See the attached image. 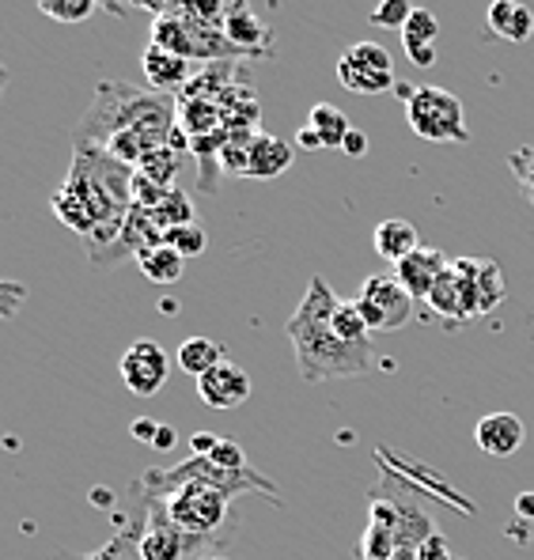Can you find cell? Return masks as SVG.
<instances>
[{"label":"cell","mask_w":534,"mask_h":560,"mask_svg":"<svg viewBox=\"0 0 534 560\" xmlns=\"http://www.w3.org/2000/svg\"><path fill=\"white\" fill-rule=\"evenodd\" d=\"M175 114V103L163 92H144L121 80H98L92 106L72 129V144L106 148L114 160L137 167L148 152L167 144L178 121Z\"/></svg>","instance_id":"cell-1"},{"label":"cell","mask_w":534,"mask_h":560,"mask_svg":"<svg viewBox=\"0 0 534 560\" xmlns=\"http://www.w3.org/2000/svg\"><path fill=\"white\" fill-rule=\"evenodd\" d=\"M134 178L137 167L114 160L103 148H77L65 186L54 194L49 209L65 228L92 238V250L114 243L134 209Z\"/></svg>","instance_id":"cell-2"},{"label":"cell","mask_w":534,"mask_h":560,"mask_svg":"<svg viewBox=\"0 0 534 560\" xmlns=\"http://www.w3.org/2000/svg\"><path fill=\"white\" fill-rule=\"evenodd\" d=\"M338 295L326 284V277H311L300 307L285 323V337L292 341L295 368L303 383H326V378H360L375 368L372 345H349L334 329Z\"/></svg>","instance_id":"cell-3"},{"label":"cell","mask_w":534,"mask_h":560,"mask_svg":"<svg viewBox=\"0 0 534 560\" xmlns=\"http://www.w3.org/2000/svg\"><path fill=\"white\" fill-rule=\"evenodd\" d=\"M406 121L414 137L432 140V144H466L471 140L463 98L437 84H421L406 95Z\"/></svg>","instance_id":"cell-4"},{"label":"cell","mask_w":534,"mask_h":560,"mask_svg":"<svg viewBox=\"0 0 534 560\" xmlns=\"http://www.w3.org/2000/svg\"><path fill=\"white\" fill-rule=\"evenodd\" d=\"M352 303H357V311L364 315L372 334H391V329L409 326L417 300L391 273V277H368Z\"/></svg>","instance_id":"cell-5"},{"label":"cell","mask_w":534,"mask_h":560,"mask_svg":"<svg viewBox=\"0 0 534 560\" xmlns=\"http://www.w3.org/2000/svg\"><path fill=\"white\" fill-rule=\"evenodd\" d=\"M148 500V497H144ZM217 541H205V538H194L186 534L183 526H175L163 508H155L148 500V523H144V534H141V560H205L217 553Z\"/></svg>","instance_id":"cell-6"},{"label":"cell","mask_w":534,"mask_h":560,"mask_svg":"<svg viewBox=\"0 0 534 560\" xmlns=\"http://www.w3.org/2000/svg\"><path fill=\"white\" fill-rule=\"evenodd\" d=\"M338 84L357 95H383L394 88V57L380 43H352L338 57Z\"/></svg>","instance_id":"cell-7"},{"label":"cell","mask_w":534,"mask_h":560,"mask_svg":"<svg viewBox=\"0 0 534 560\" xmlns=\"http://www.w3.org/2000/svg\"><path fill=\"white\" fill-rule=\"evenodd\" d=\"M118 372H121V383H126L129 394H137V398H152V394H160L163 386H167L171 360H167V352H163L160 341H152V337H137V341L121 352Z\"/></svg>","instance_id":"cell-8"},{"label":"cell","mask_w":534,"mask_h":560,"mask_svg":"<svg viewBox=\"0 0 534 560\" xmlns=\"http://www.w3.org/2000/svg\"><path fill=\"white\" fill-rule=\"evenodd\" d=\"M197 398L209 409H240L251 398V375L235 360H224L197 378Z\"/></svg>","instance_id":"cell-9"},{"label":"cell","mask_w":534,"mask_h":560,"mask_svg":"<svg viewBox=\"0 0 534 560\" xmlns=\"http://www.w3.org/2000/svg\"><path fill=\"white\" fill-rule=\"evenodd\" d=\"M448 266H451V258H443V250H437V246H417L414 254H406V258L394 266V280H398L414 300H429L437 280L448 273Z\"/></svg>","instance_id":"cell-10"},{"label":"cell","mask_w":534,"mask_h":560,"mask_svg":"<svg viewBox=\"0 0 534 560\" xmlns=\"http://www.w3.org/2000/svg\"><path fill=\"white\" fill-rule=\"evenodd\" d=\"M527 440V424L515 413H489L474 428V443L492 458H512Z\"/></svg>","instance_id":"cell-11"},{"label":"cell","mask_w":534,"mask_h":560,"mask_svg":"<svg viewBox=\"0 0 534 560\" xmlns=\"http://www.w3.org/2000/svg\"><path fill=\"white\" fill-rule=\"evenodd\" d=\"M141 69H144V80L152 84V92H178V88H186L194 80V61H186V57L171 54V49L163 46H152L148 43L144 57H141Z\"/></svg>","instance_id":"cell-12"},{"label":"cell","mask_w":534,"mask_h":560,"mask_svg":"<svg viewBox=\"0 0 534 560\" xmlns=\"http://www.w3.org/2000/svg\"><path fill=\"white\" fill-rule=\"evenodd\" d=\"M224 35L243 49V57H269V27L251 12L246 0H232L224 20Z\"/></svg>","instance_id":"cell-13"},{"label":"cell","mask_w":534,"mask_h":560,"mask_svg":"<svg viewBox=\"0 0 534 560\" xmlns=\"http://www.w3.org/2000/svg\"><path fill=\"white\" fill-rule=\"evenodd\" d=\"M295 148L285 144L281 137L269 133H254L251 152H246V178H277L292 167Z\"/></svg>","instance_id":"cell-14"},{"label":"cell","mask_w":534,"mask_h":560,"mask_svg":"<svg viewBox=\"0 0 534 560\" xmlns=\"http://www.w3.org/2000/svg\"><path fill=\"white\" fill-rule=\"evenodd\" d=\"M486 23L500 43H512V46L527 43L534 35V12L523 4V0H492L489 12H486Z\"/></svg>","instance_id":"cell-15"},{"label":"cell","mask_w":534,"mask_h":560,"mask_svg":"<svg viewBox=\"0 0 534 560\" xmlns=\"http://www.w3.org/2000/svg\"><path fill=\"white\" fill-rule=\"evenodd\" d=\"M372 246L380 258H387L398 266L406 254H414L417 246H421V235H417V228L409 224V220H383V224H375V235H372Z\"/></svg>","instance_id":"cell-16"},{"label":"cell","mask_w":534,"mask_h":560,"mask_svg":"<svg viewBox=\"0 0 534 560\" xmlns=\"http://www.w3.org/2000/svg\"><path fill=\"white\" fill-rule=\"evenodd\" d=\"M425 303L432 307V315L451 318V323H471V307H466V288H463V280H458L455 266H448V273L437 280V288H432V295Z\"/></svg>","instance_id":"cell-17"},{"label":"cell","mask_w":534,"mask_h":560,"mask_svg":"<svg viewBox=\"0 0 534 560\" xmlns=\"http://www.w3.org/2000/svg\"><path fill=\"white\" fill-rule=\"evenodd\" d=\"M137 266H141V273L152 280V284H175L186 269V258L178 250H171L167 243H160L137 254Z\"/></svg>","instance_id":"cell-18"},{"label":"cell","mask_w":534,"mask_h":560,"mask_svg":"<svg viewBox=\"0 0 534 560\" xmlns=\"http://www.w3.org/2000/svg\"><path fill=\"white\" fill-rule=\"evenodd\" d=\"M224 349H220L212 337H186L183 345H178V368H183L186 375L201 378L205 372H212L217 364H224Z\"/></svg>","instance_id":"cell-19"},{"label":"cell","mask_w":534,"mask_h":560,"mask_svg":"<svg viewBox=\"0 0 534 560\" xmlns=\"http://www.w3.org/2000/svg\"><path fill=\"white\" fill-rule=\"evenodd\" d=\"M307 126L318 133L323 148H341L345 137H349V129H352V121L345 118V110H338L334 103H315L307 114Z\"/></svg>","instance_id":"cell-20"},{"label":"cell","mask_w":534,"mask_h":560,"mask_svg":"<svg viewBox=\"0 0 534 560\" xmlns=\"http://www.w3.org/2000/svg\"><path fill=\"white\" fill-rule=\"evenodd\" d=\"M228 0H175L171 12L183 15L186 23L194 27H209V31H224V20H228Z\"/></svg>","instance_id":"cell-21"},{"label":"cell","mask_w":534,"mask_h":560,"mask_svg":"<svg viewBox=\"0 0 534 560\" xmlns=\"http://www.w3.org/2000/svg\"><path fill=\"white\" fill-rule=\"evenodd\" d=\"M394 549H398V530L387 526V523H375V518H368L364 534H360V546H357L360 560H391Z\"/></svg>","instance_id":"cell-22"},{"label":"cell","mask_w":534,"mask_h":560,"mask_svg":"<svg viewBox=\"0 0 534 560\" xmlns=\"http://www.w3.org/2000/svg\"><path fill=\"white\" fill-rule=\"evenodd\" d=\"M504 303V269L489 258H478V318L492 315Z\"/></svg>","instance_id":"cell-23"},{"label":"cell","mask_w":534,"mask_h":560,"mask_svg":"<svg viewBox=\"0 0 534 560\" xmlns=\"http://www.w3.org/2000/svg\"><path fill=\"white\" fill-rule=\"evenodd\" d=\"M137 175L148 178V183L163 186V189H175V175H178V155L171 144L155 148V152H148L141 163H137Z\"/></svg>","instance_id":"cell-24"},{"label":"cell","mask_w":534,"mask_h":560,"mask_svg":"<svg viewBox=\"0 0 534 560\" xmlns=\"http://www.w3.org/2000/svg\"><path fill=\"white\" fill-rule=\"evenodd\" d=\"M440 38V20L437 12H429V8H414V15H409V23L402 27V46H437Z\"/></svg>","instance_id":"cell-25"},{"label":"cell","mask_w":534,"mask_h":560,"mask_svg":"<svg viewBox=\"0 0 534 560\" xmlns=\"http://www.w3.org/2000/svg\"><path fill=\"white\" fill-rule=\"evenodd\" d=\"M334 329H338V337L349 345H372V329H368L364 315H360L352 300L338 303V311H334Z\"/></svg>","instance_id":"cell-26"},{"label":"cell","mask_w":534,"mask_h":560,"mask_svg":"<svg viewBox=\"0 0 534 560\" xmlns=\"http://www.w3.org/2000/svg\"><path fill=\"white\" fill-rule=\"evenodd\" d=\"M98 0H38V12L54 23H84L98 12Z\"/></svg>","instance_id":"cell-27"},{"label":"cell","mask_w":534,"mask_h":560,"mask_svg":"<svg viewBox=\"0 0 534 560\" xmlns=\"http://www.w3.org/2000/svg\"><path fill=\"white\" fill-rule=\"evenodd\" d=\"M163 243L183 254V258H197V254H205V246H209V235H205L201 224H178V228H167Z\"/></svg>","instance_id":"cell-28"},{"label":"cell","mask_w":534,"mask_h":560,"mask_svg":"<svg viewBox=\"0 0 534 560\" xmlns=\"http://www.w3.org/2000/svg\"><path fill=\"white\" fill-rule=\"evenodd\" d=\"M409 15H414V0H380L368 20H372V27L402 31L409 23Z\"/></svg>","instance_id":"cell-29"},{"label":"cell","mask_w":534,"mask_h":560,"mask_svg":"<svg viewBox=\"0 0 534 560\" xmlns=\"http://www.w3.org/2000/svg\"><path fill=\"white\" fill-rule=\"evenodd\" d=\"M508 167H512L515 183L523 186V194H527V201L534 205V144H527V148H515V152L508 155Z\"/></svg>","instance_id":"cell-30"},{"label":"cell","mask_w":534,"mask_h":560,"mask_svg":"<svg viewBox=\"0 0 534 560\" xmlns=\"http://www.w3.org/2000/svg\"><path fill=\"white\" fill-rule=\"evenodd\" d=\"M209 463H212V466H220V469H228V474H240V469H251V466H246L243 447H240V443H232V440H220L217 447H212Z\"/></svg>","instance_id":"cell-31"},{"label":"cell","mask_w":534,"mask_h":560,"mask_svg":"<svg viewBox=\"0 0 534 560\" xmlns=\"http://www.w3.org/2000/svg\"><path fill=\"white\" fill-rule=\"evenodd\" d=\"M27 303V284L23 280H0V318H12Z\"/></svg>","instance_id":"cell-32"},{"label":"cell","mask_w":534,"mask_h":560,"mask_svg":"<svg viewBox=\"0 0 534 560\" xmlns=\"http://www.w3.org/2000/svg\"><path fill=\"white\" fill-rule=\"evenodd\" d=\"M417 560H455V553H451V541L437 530L421 549H417Z\"/></svg>","instance_id":"cell-33"},{"label":"cell","mask_w":534,"mask_h":560,"mask_svg":"<svg viewBox=\"0 0 534 560\" xmlns=\"http://www.w3.org/2000/svg\"><path fill=\"white\" fill-rule=\"evenodd\" d=\"M155 432H160V424H155V420H148V417H137L134 424H129V435H134V440H141V443H155Z\"/></svg>","instance_id":"cell-34"},{"label":"cell","mask_w":534,"mask_h":560,"mask_svg":"<svg viewBox=\"0 0 534 560\" xmlns=\"http://www.w3.org/2000/svg\"><path fill=\"white\" fill-rule=\"evenodd\" d=\"M341 152L345 155H364L368 152V133H364V129H349V137H345Z\"/></svg>","instance_id":"cell-35"},{"label":"cell","mask_w":534,"mask_h":560,"mask_svg":"<svg viewBox=\"0 0 534 560\" xmlns=\"http://www.w3.org/2000/svg\"><path fill=\"white\" fill-rule=\"evenodd\" d=\"M220 443V435H212V432H197L194 440H190V447H194V458H209L212 455V447Z\"/></svg>","instance_id":"cell-36"},{"label":"cell","mask_w":534,"mask_h":560,"mask_svg":"<svg viewBox=\"0 0 534 560\" xmlns=\"http://www.w3.org/2000/svg\"><path fill=\"white\" fill-rule=\"evenodd\" d=\"M406 54H409V61H414L417 69H429V65L437 61V46H409Z\"/></svg>","instance_id":"cell-37"},{"label":"cell","mask_w":534,"mask_h":560,"mask_svg":"<svg viewBox=\"0 0 534 560\" xmlns=\"http://www.w3.org/2000/svg\"><path fill=\"white\" fill-rule=\"evenodd\" d=\"M129 8H141V12H152V15H163L175 8V0H129Z\"/></svg>","instance_id":"cell-38"},{"label":"cell","mask_w":534,"mask_h":560,"mask_svg":"<svg viewBox=\"0 0 534 560\" xmlns=\"http://www.w3.org/2000/svg\"><path fill=\"white\" fill-rule=\"evenodd\" d=\"M295 144H300L303 152H318V148H323V140H318V133L311 126H303L300 133H295Z\"/></svg>","instance_id":"cell-39"},{"label":"cell","mask_w":534,"mask_h":560,"mask_svg":"<svg viewBox=\"0 0 534 560\" xmlns=\"http://www.w3.org/2000/svg\"><path fill=\"white\" fill-rule=\"evenodd\" d=\"M515 515H520L523 523H534V492H520V497H515Z\"/></svg>","instance_id":"cell-40"},{"label":"cell","mask_w":534,"mask_h":560,"mask_svg":"<svg viewBox=\"0 0 534 560\" xmlns=\"http://www.w3.org/2000/svg\"><path fill=\"white\" fill-rule=\"evenodd\" d=\"M155 451H171L175 447V428L171 424H160V432H155V443H152Z\"/></svg>","instance_id":"cell-41"},{"label":"cell","mask_w":534,"mask_h":560,"mask_svg":"<svg viewBox=\"0 0 534 560\" xmlns=\"http://www.w3.org/2000/svg\"><path fill=\"white\" fill-rule=\"evenodd\" d=\"M98 4H103V12L118 15V20H126L129 15V0H98Z\"/></svg>","instance_id":"cell-42"},{"label":"cell","mask_w":534,"mask_h":560,"mask_svg":"<svg viewBox=\"0 0 534 560\" xmlns=\"http://www.w3.org/2000/svg\"><path fill=\"white\" fill-rule=\"evenodd\" d=\"M391 560H417V549L398 546V549H394V557H391Z\"/></svg>","instance_id":"cell-43"},{"label":"cell","mask_w":534,"mask_h":560,"mask_svg":"<svg viewBox=\"0 0 534 560\" xmlns=\"http://www.w3.org/2000/svg\"><path fill=\"white\" fill-rule=\"evenodd\" d=\"M4 88H8V72H4V65H0V98H4Z\"/></svg>","instance_id":"cell-44"},{"label":"cell","mask_w":534,"mask_h":560,"mask_svg":"<svg viewBox=\"0 0 534 560\" xmlns=\"http://www.w3.org/2000/svg\"><path fill=\"white\" fill-rule=\"evenodd\" d=\"M205 560H228V557H217V553H212V557H205Z\"/></svg>","instance_id":"cell-45"}]
</instances>
